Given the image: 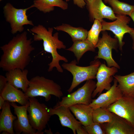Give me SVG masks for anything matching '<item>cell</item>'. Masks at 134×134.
I'll use <instances>...</instances> for the list:
<instances>
[{
    "instance_id": "44dd1931",
    "label": "cell",
    "mask_w": 134,
    "mask_h": 134,
    "mask_svg": "<svg viewBox=\"0 0 134 134\" xmlns=\"http://www.w3.org/2000/svg\"><path fill=\"white\" fill-rule=\"evenodd\" d=\"M123 96L134 97V72L125 76L114 75Z\"/></svg>"
},
{
    "instance_id": "d590c367",
    "label": "cell",
    "mask_w": 134,
    "mask_h": 134,
    "mask_svg": "<svg viewBox=\"0 0 134 134\" xmlns=\"http://www.w3.org/2000/svg\"><path fill=\"white\" fill-rule=\"evenodd\" d=\"M1 134H10L8 132L6 131H3L2 132Z\"/></svg>"
},
{
    "instance_id": "f546056e",
    "label": "cell",
    "mask_w": 134,
    "mask_h": 134,
    "mask_svg": "<svg viewBox=\"0 0 134 134\" xmlns=\"http://www.w3.org/2000/svg\"><path fill=\"white\" fill-rule=\"evenodd\" d=\"M70 0H66V1H68ZM73 0L74 4L80 8H83L86 4L85 0Z\"/></svg>"
},
{
    "instance_id": "d6986e66",
    "label": "cell",
    "mask_w": 134,
    "mask_h": 134,
    "mask_svg": "<svg viewBox=\"0 0 134 134\" xmlns=\"http://www.w3.org/2000/svg\"><path fill=\"white\" fill-rule=\"evenodd\" d=\"M69 107L76 118L79 120L83 126H88L93 122V109L89 105L77 104Z\"/></svg>"
},
{
    "instance_id": "2e32d148",
    "label": "cell",
    "mask_w": 134,
    "mask_h": 134,
    "mask_svg": "<svg viewBox=\"0 0 134 134\" xmlns=\"http://www.w3.org/2000/svg\"><path fill=\"white\" fill-rule=\"evenodd\" d=\"M103 124L106 134H134V127L115 114L110 122Z\"/></svg>"
},
{
    "instance_id": "f1b7e54d",
    "label": "cell",
    "mask_w": 134,
    "mask_h": 134,
    "mask_svg": "<svg viewBox=\"0 0 134 134\" xmlns=\"http://www.w3.org/2000/svg\"><path fill=\"white\" fill-rule=\"evenodd\" d=\"M7 81L6 77L2 75H0V94L3 90L6 87Z\"/></svg>"
},
{
    "instance_id": "9c48e42d",
    "label": "cell",
    "mask_w": 134,
    "mask_h": 134,
    "mask_svg": "<svg viewBox=\"0 0 134 134\" xmlns=\"http://www.w3.org/2000/svg\"><path fill=\"white\" fill-rule=\"evenodd\" d=\"M29 101L26 105L18 106L15 102H10V105L14 108V114L17 119L13 122L14 130L16 134H41L34 130L31 126L28 118L27 109Z\"/></svg>"
},
{
    "instance_id": "484cf974",
    "label": "cell",
    "mask_w": 134,
    "mask_h": 134,
    "mask_svg": "<svg viewBox=\"0 0 134 134\" xmlns=\"http://www.w3.org/2000/svg\"><path fill=\"white\" fill-rule=\"evenodd\" d=\"M114 114L107 108H99L93 109V122L101 124L109 123L113 119Z\"/></svg>"
},
{
    "instance_id": "6da1fadb",
    "label": "cell",
    "mask_w": 134,
    "mask_h": 134,
    "mask_svg": "<svg viewBox=\"0 0 134 134\" xmlns=\"http://www.w3.org/2000/svg\"><path fill=\"white\" fill-rule=\"evenodd\" d=\"M32 43V38L28 39L27 33L24 31L0 47L3 53L0 67L6 72L16 68L25 69L31 61L30 54L35 49Z\"/></svg>"
},
{
    "instance_id": "cb8c5ba5",
    "label": "cell",
    "mask_w": 134,
    "mask_h": 134,
    "mask_svg": "<svg viewBox=\"0 0 134 134\" xmlns=\"http://www.w3.org/2000/svg\"><path fill=\"white\" fill-rule=\"evenodd\" d=\"M54 28L57 31H63L67 33L71 37L73 42L85 40L87 37L88 31L81 27H75L69 24H63Z\"/></svg>"
},
{
    "instance_id": "7a4b0ae2",
    "label": "cell",
    "mask_w": 134,
    "mask_h": 134,
    "mask_svg": "<svg viewBox=\"0 0 134 134\" xmlns=\"http://www.w3.org/2000/svg\"><path fill=\"white\" fill-rule=\"evenodd\" d=\"M53 30L52 28H49L47 30L43 25L39 24L30 30L31 32L35 34H33L34 40H43L44 50L50 53L52 56V60L48 64V71H52L54 67H56L59 72L62 73L63 70L59 64V62L63 61L67 63L68 61L65 57L58 54L57 49H65L66 46L59 39L58 33H56L52 35Z\"/></svg>"
},
{
    "instance_id": "4dcf8cb0",
    "label": "cell",
    "mask_w": 134,
    "mask_h": 134,
    "mask_svg": "<svg viewBox=\"0 0 134 134\" xmlns=\"http://www.w3.org/2000/svg\"><path fill=\"white\" fill-rule=\"evenodd\" d=\"M76 131L78 134H88L83 126L82 125L78 127Z\"/></svg>"
},
{
    "instance_id": "ffe728a7",
    "label": "cell",
    "mask_w": 134,
    "mask_h": 134,
    "mask_svg": "<svg viewBox=\"0 0 134 134\" xmlns=\"http://www.w3.org/2000/svg\"><path fill=\"white\" fill-rule=\"evenodd\" d=\"M9 102L5 101L0 115V133L6 131L10 134H14L13 124L17 119L16 116L12 113Z\"/></svg>"
},
{
    "instance_id": "3957f363",
    "label": "cell",
    "mask_w": 134,
    "mask_h": 134,
    "mask_svg": "<svg viewBox=\"0 0 134 134\" xmlns=\"http://www.w3.org/2000/svg\"><path fill=\"white\" fill-rule=\"evenodd\" d=\"M25 95L28 98L40 96L44 97L46 101L53 95L60 98L63 95L61 86L53 80L43 76H36L29 80Z\"/></svg>"
},
{
    "instance_id": "ba28073f",
    "label": "cell",
    "mask_w": 134,
    "mask_h": 134,
    "mask_svg": "<svg viewBox=\"0 0 134 134\" xmlns=\"http://www.w3.org/2000/svg\"><path fill=\"white\" fill-rule=\"evenodd\" d=\"M102 37L99 38L96 46L99 49L98 55L95 58V59H101L106 61L109 67H114L119 68L120 67L112 58V50L117 48L118 40L117 38H113L107 33L104 32Z\"/></svg>"
},
{
    "instance_id": "ac0fdd59",
    "label": "cell",
    "mask_w": 134,
    "mask_h": 134,
    "mask_svg": "<svg viewBox=\"0 0 134 134\" xmlns=\"http://www.w3.org/2000/svg\"><path fill=\"white\" fill-rule=\"evenodd\" d=\"M5 100L10 102H17L22 105H26L29 102V98L25 93L7 83L2 92L0 94Z\"/></svg>"
},
{
    "instance_id": "30bf717a",
    "label": "cell",
    "mask_w": 134,
    "mask_h": 134,
    "mask_svg": "<svg viewBox=\"0 0 134 134\" xmlns=\"http://www.w3.org/2000/svg\"><path fill=\"white\" fill-rule=\"evenodd\" d=\"M117 18L114 21L108 22L104 20L101 22L102 25V30H109L115 35L118 40L119 47L121 50L124 44L123 39L124 34L130 33L134 30L127 25L130 21V18L126 15L117 14Z\"/></svg>"
},
{
    "instance_id": "603a6c76",
    "label": "cell",
    "mask_w": 134,
    "mask_h": 134,
    "mask_svg": "<svg viewBox=\"0 0 134 134\" xmlns=\"http://www.w3.org/2000/svg\"><path fill=\"white\" fill-rule=\"evenodd\" d=\"M72 45L66 50L73 52L76 57L78 64L86 52L95 51V47L93 44L87 39L77 40L73 42Z\"/></svg>"
},
{
    "instance_id": "d4e9b609",
    "label": "cell",
    "mask_w": 134,
    "mask_h": 134,
    "mask_svg": "<svg viewBox=\"0 0 134 134\" xmlns=\"http://www.w3.org/2000/svg\"><path fill=\"white\" fill-rule=\"evenodd\" d=\"M114 13L117 14L130 15L134 11V5L120 1L118 0H108Z\"/></svg>"
},
{
    "instance_id": "836d02e7",
    "label": "cell",
    "mask_w": 134,
    "mask_h": 134,
    "mask_svg": "<svg viewBox=\"0 0 134 134\" xmlns=\"http://www.w3.org/2000/svg\"><path fill=\"white\" fill-rule=\"evenodd\" d=\"M129 16L132 18L134 22V11Z\"/></svg>"
},
{
    "instance_id": "8992f818",
    "label": "cell",
    "mask_w": 134,
    "mask_h": 134,
    "mask_svg": "<svg viewBox=\"0 0 134 134\" xmlns=\"http://www.w3.org/2000/svg\"><path fill=\"white\" fill-rule=\"evenodd\" d=\"M34 7L33 4L24 9L15 8L10 3L8 2L3 7V13L6 21L10 24L11 33L14 34L18 32H21L24 29L23 26L30 25L34 26L32 21L29 20L26 14L27 11Z\"/></svg>"
},
{
    "instance_id": "9a60e30c",
    "label": "cell",
    "mask_w": 134,
    "mask_h": 134,
    "mask_svg": "<svg viewBox=\"0 0 134 134\" xmlns=\"http://www.w3.org/2000/svg\"><path fill=\"white\" fill-rule=\"evenodd\" d=\"M70 111L68 107L56 104L53 108L50 107L48 109L50 116L54 115L58 116L62 125L70 128L73 134H75L76 129L82 125L75 118Z\"/></svg>"
},
{
    "instance_id": "7402d4cb",
    "label": "cell",
    "mask_w": 134,
    "mask_h": 134,
    "mask_svg": "<svg viewBox=\"0 0 134 134\" xmlns=\"http://www.w3.org/2000/svg\"><path fill=\"white\" fill-rule=\"evenodd\" d=\"M33 2L34 7L44 13L53 11L55 6L64 10L68 7L67 3L63 0H34Z\"/></svg>"
},
{
    "instance_id": "d6a6232c",
    "label": "cell",
    "mask_w": 134,
    "mask_h": 134,
    "mask_svg": "<svg viewBox=\"0 0 134 134\" xmlns=\"http://www.w3.org/2000/svg\"><path fill=\"white\" fill-rule=\"evenodd\" d=\"M133 40L132 48L134 50V30L129 33Z\"/></svg>"
},
{
    "instance_id": "e575fe53",
    "label": "cell",
    "mask_w": 134,
    "mask_h": 134,
    "mask_svg": "<svg viewBox=\"0 0 134 134\" xmlns=\"http://www.w3.org/2000/svg\"><path fill=\"white\" fill-rule=\"evenodd\" d=\"M44 132L46 133L47 134H52V133L51 132L50 129L49 130H45Z\"/></svg>"
},
{
    "instance_id": "52a82bcc",
    "label": "cell",
    "mask_w": 134,
    "mask_h": 134,
    "mask_svg": "<svg viewBox=\"0 0 134 134\" xmlns=\"http://www.w3.org/2000/svg\"><path fill=\"white\" fill-rule=\"evenodd\" d=\"M96 87V83L93 79L87 81L85 83L76 91L62 98L56 104L69 107L77 104L87 105L91 102L92 94Z\"/></svg>"
},
{
    "instance_id": "7c38bea8",
    "label": "cell",
    "mask_w": 134,
    "mask_h": 134,
    "mask_svg": "<svg viewBox=\"0 0 134 134\" xmlns=\"http://www.w3.org/2000/svg\"><path fill=\"white\" fill-rule=\"evenodd\" d=\"M117 68L114 67H109L103 64H101L98 70L96 78V87L92 94V98L99 95L104 90H108L111 87V83L113 76L117 72Z\"/></svg>"
},
{
    "instance_id": "f35d334b",
    "label": "cell",
    "mask_w": 134,
    "mask_h": 134,
    "mask_svg": "<svg viewBox=\"0 0 134 134\" xmlns=\"http://www.w3.org/2000/svg\"></svg>"
},
{
    "instance_id": "1f68e13d",
    "label": "cell",
    "mask_w": 134,
    "mask_h": 134,
    "mask_svg": "<svg viewBox=\"0 0 134 134\" xmlns=\"http://www.w3.org/2000/svg\"><path fill=\"white\" fill-rule=\"evenodd\" d=\"M5 100L3 98L0 96V109H2V107L4 104Z\"/></svg>"
},
{
    "instance_id": "4316f807",
    "label": "cell",
    "mask_w": 134,
    "mask_h": 134,
    "mask_svg": "<svg viewBox=\"0 0 134 134\" xmlns=\"http://www.w3.org/2000/svg\"><path fill=\"white\" fill-rule=\"evenodd\" d=\"M102 25L101 22L95 19L91 28L88 32L86 39L91 42L96 48L99 40V34L102 31Z\"/></svg>"
},
{
    "instance_id": "8d00e7d4",
    "label": "cell",
    "mask_w": 134,
    "mask_h": 134,
    "mask_svg": "<svg viewBox=\"0 0 134 134\" xmlns=\"http://www.w3.org/2000/svg\"><path fill=\"white\" fill-rule=\"evenodd\" d=\"M104 0V2L105 3H108V0Z\"/></svg>"
},
{
    "instance_id": "74e56055",
    "label": "cell",
    "mask_w": 134,
    "mask_h": 134,
    "mask_svg": "<svg viewBox=\"0 0 134 134\" xmlns=\"http://www.w3.org/2000/svg\"><path fill=\"white\" fill-rule=\"evenodd\" d=\"M2 0H0V1H1Z\"/></svg>"
},
{
    "instance_id": "277c9868",
    "label": "cell",
    "mask_w": 134,
    "mask_h": 134,
    "mask_svg": "<svg viewBox=\"0 0 134 134\" xmlns=\"http://www.w3.org/2000/svg\"><path fill=\"white\" fill-rule=\"evenodd\" d=\"M77 64V61L74 60L68 63H64L62 65L64 69L70 72L73 76L71 85L67 90L69 93L82 82L96 78L98 70L101 64L98 59L91 62L90 65L87 67L78 66Z\"/></svg>"
},
{
    "instance_id": "8fae6325",
    "label": "cell",
    "mask_w": 134,
    "mask_h": 134,
    "mask_svg": "<svg viewBox=\"0 0 134 134\" xmlns=\"http://www.w3.org/2000/svg\"><path fill=\"white\" fill-rule=\"evenodd\" d=\"M107 109L134 127V97L123 96Z\"/></svg>"
},
{
    "instance_id": "83f0119b",
    "label": "cell",
    "mask_w": 134,
    "mask_h": 134,
    "mask_svg": "<svg viewBox=\"0 0 134 134\" xmlns=\"http://www.w3.org/2000/svg\"><path fill=\"white\" fill-rule=\"evenodd\" d=\"M83 127L88 134H106L103 124L93 122Z\"/></svg>"
},
{
    "instance_id": "5b68a950",
    "label": "cell",
    "mask_w": 134,
    "mask_h": 134,
    "mask_svg": "<svg viewBox=\"0 0 134 134\" xmlns=\"http://www.w3.org/2000/svg\"><path fill=\"white\" fill-rule=\"evenodd\" d=\"M29 101L27 110L29 123L34 130L43 134L42 131L51 116L48 112V108L44 103L39 102L35 97L29 98Z\"/></svg>"
},
{
    "instance_id": "e0dca14e",
    "label": "cell",
    "mask_w": 134,
    "mask_h": 134,
    "mask_svg": "<svg viewBox=\"0 0 134 134\" xmlns=\"http://www.w3.org/2000/svg\"><path fill=\"white\" fill-rule=\"evenodd\" d=\"M28 72L27 69L16 68L7 71L5 76L8 82L15 88L21 89L25 93L29 83L27 77Z\"/></svg>"
},
{
    "instance_id": "5bb4252c",
    "label": "cell",
    "mask_w": 134,
    "mask_h": 134,
    "mask_svg": "<svg viewBox=\"0 0 134 134\" xmlns=\"http://www.w3.org/2000/svg\"><path fill=\"white\" fill-rule=\"evenodd\" d=\"M85 1L92 19L98 20L101 22L103 20V18L112 20L117 19L112 9L106 5L102 0H87Z\"/></svg>"
},
{
    "instance_id": "4fadbf2b",
    "label": "cell",
    "mask_w": 134,
    "mask_h": 134,
    "mask_svg": "<svg viewBox=\"0 0 134 134\" xmlns=\"http://www.w3.org/2000/svg\"><path fill=\"white\" fill-rule=\"evenodd\" d=\"M123 95L115 79L111 88L105 93L101 94L96 99L92 100L89 104L93 109L99 108H107L121 98Z\"/></svg>"
}]
</instances>
